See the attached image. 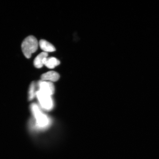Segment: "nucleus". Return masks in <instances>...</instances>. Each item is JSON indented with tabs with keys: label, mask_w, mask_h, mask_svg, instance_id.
Instances as JSON below:
<instances>
[{
	"label": "nucleus",
	"mask_w": 159,
	"mask_h": 159,
	"mask_svg": "<svg viewBox=\"0 0 159 159\" xmlns=\"http://www.w3.org/2000/svg\"><path fill=\"white\" fill-rule=\"evenodd\" d=\"M39 45L37 39L33 35L26 38L21 44L22 50L27 58H30L32 53L36 51Z\"/></svg>",
	"instance_id": "nucleus-1"
},
{
	"label": "nucleus",
	"mask_w": 159,
	"mask_h": 159,
	"mask_svg": "<svg viewBox=\"0 0 159 159\" xmlns=\"http://www.w3.org/2000/svg\"><path fill=\"white\" fill-rule=\"evenodd\" d=\"M31 109L39 126L42 127L46 126L48 124V119L41 112L37 105L33 104L31 106Z\"/></svg>",
	"instance_id": "nucleus-2"
},
{
	"label": "nucleus",
	"mask_w": 159,
	"mask_h": 159,
	"mask_svg": "<svg viewBox=\"0 0 159 159\" xmlns=\"http://www.w3.org/2000/svg\"><path fill=\"white\" fill-rule=\"evenodd\" d=\"M37 96L39 102L43 108L48 110L52 108L53 102L51 95L39 90L37 93Z\"/></svg>",
	"instance_id": "nucleus-3"
},
{
	"label": "nucleus",
	"mask_w": 159,
	"mask_h": 159,
	"mask_svg": "<svg viewBox=\"0 0 159 159\" xmlns=\"http://www.w3.org/2000/svg\"><path fill=\"white\" fill-rule=\"evenodd\" d=\"M38 85L39 90L50 95H52L55 91V87L52 82L41 80L39 81Z\"/></svg>",
	"instance_id": "nucleus-4"
},
{
	"label": "nucleus",
	"mask_w": 159,
	"mask_h": 159,
	"mask_svg": "<svg viewBox=\"0 0 159 159\" xmlns=\"http://www.w3.org/2000/svg\"><path fill=\"white\" fill-rule=\"evenodd\" d=\"M60 75L56 71H51L43 73L41 75L42 80L50 81V82H55L58 80Z\"/></svg>",
	"instance_id": "nucleus-5"
},
{
	"label": "nucleus",
	"mask_w": 159,
	"mask_h": 159,
	"mask_svg": "<svg viewBox=\"0 0 159 159\" xmlns=\"http://www.w3.org/2000/svg\"><path fill=\"white\" fill-rule=\"evenodd\" d=\"M48 54L47 53L44 52H41L35 57L34 65L35 67L37 68H41L44 65L46 60L48 57Z\"/></svg>",
	"instance_id": "nucleus-6"
},
{
	"label": "nucleus",
	"mask_w": 159,
	"mask_h": 159,
	"mask_svg": "<svg viewBox=\"0 0 159 159\" xmlns=\"http://www.w3.org/2000/svg\"><path fill=\"white\" fill-rule=\"evenodd\" d=\"M39 45L40 48L45 52H53L56 50L54 46L44 39L40 40Z\"/></svg>",
	"instance_id": "nucleus-7"
},
{
	"label": "nucleus",
	"mask_w": 159,
	"mask_h": 159,
	"mask_svg": "<svg viewBox=\"0 0 159 159\" xmlns=\"http://www.w3.org/2000/svg\"><path fill=\"white\" fill-rule=\"evenodd\" d=\"M60 61L55 57H47L46 60L44 65L49 69H53L59 65Z\"/></svg>",
	"instance_id": "nucleus-8"
},
{
	"label": "nucleus",
	"mask_w": 159,
	"mask_h": 159,
	"mask_svg": "<svg viewBox=\"0 0 159 159\" xmlns=\"http://www.w3.org/2000/svg\"><path fill=\"white\" fill-rule=\"evenodd\" d=\"M35 84L34 82L31 83L30 85L29 93V100H31L35 96Z\"/></svg>",
	"instance_id": "nucleus-9"
}]
</instances>
